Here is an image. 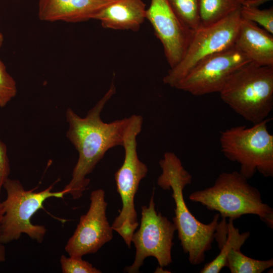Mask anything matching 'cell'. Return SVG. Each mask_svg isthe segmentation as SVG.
<instances>
[{"instance_id": "5", "label": "cell", "mask_w": 273, "mask_h": 273, "mask_svg": "<svg viewBox=\"0 0 273 273\" xmlns=\"http://www.w3.org/2000/svg\"><path fill=\"white\" fill-rule=\"evenodd\" d=\"M7 197L0 204V242L6 244L20 238L22 234L38 243L42 242L47 230L44 226L32 223V216L48 199H63L67 194L63 190L52 192L53 186L39 192L26 190L21 183L9 178L4 183Z\"/></svg>"}, {"instance_id": "24", "label": "cell", "mask_w": 273, "mask_h": 273, "mask_svg": "<svg viewBox=\"0 0 273 273\" xmlns=\"http://www.w3.org/2000/svg\"><path fill=\"white\" fill-rule=\"evenodd\" d=\"M6 247L5 244L0 242V263L6 260Z\"/></svg>"}, {"instance_id": "13", "label": "cell", "mask_w": 273, "mask_h": 273, "mask_svg": "<svg viewBox=\"0 0 273 273\" xmlns=\"http://www.w3.org/2000/svg\"><path fill=\"white\" fill-rule=\"evenodd\" d=\"M115 0H38V17L43 21L77 23L94 19Z\"/></svg>"}, {"instance_id": "4", "label": "cell", "mask_w": 273, "mask_h": 273, "mask_svg": "<svg viewBox=\"0 0 273 273\" xmlns=\"http://www.w3.org/2000/svg\"><path fill=\"white\" fill-rule=\"evenodd\" d=\"M221 100L246 121L257 124L273 109V66L250 62L236 70L219 92Z\"/></svg>"}, {"instance_id": "21", "label": "cell", "mask_w": 273, "mask_h": 273, "mask_svg": "<svg viewBox=\"0 0 273 273\" xmlns=\"http://www.w3.org/2000/svg\"><path fill=\"white\" fill-rule=\"evenodd\" d=\"M17 92L14 79L7 72L0 59V107H4L14 98Z\"/></svg>"}, {"instance_id": "8", "label": "cell", "mask_w": 273, "mask_h": 273, "mask_svg": "<svg viewBox=\"0 0 273 273\" xmlns=\"http://www.w3.org/2000/svg\"><path fill=\"white\" fill-rule=\"evenodd\" d=\"M240 8L215 23L201 25L195 30L183 58L168 70L164 83L174 88L202 61L233 47L241 19Z\"/></svg>"}, {"instance_id": "25", "label": "cell", "mask_w": 273, "mask_h": 273, "mask_svg": "<svg viewBox=\"0 0 273 273\" xmlns=\"http://www.w3.org/2000/svg\"><path fill=\"white\" fill-rule=\"evenodd\" d=\"M155 272H167L165 271V270L163 269V267L161 266L157 267Z\"/></svg>"}, {"instance_id": "1", "label": "cell", "mask_w": 273, "mask_h": 273, "mask_svg": "<svg viewBox=\"0 0 273 273\" xmlns=\"http://www.w3.org/2000/svg\"><path fill=\"white\" fill-rule=\"evenodd\" d=\"M113 80L109 89L85 117L82 118L71 109L66 112L69 128L66 137L75 147L78 159L74 166L72 178L64 188L73 199H78L89 185L86 176L90 174L106 153L110 149L123 145L129 117L104 122L101 114L106 103L115 94Z\"/></svg>"}, {"instance_id": "15", "label": "cell", "mask_w": 273, "mask_h": 273, "mask_svg": "<svg viewBox=\"0 0 273 273\" xmlns=\"http://www.w3.org/2000/svg\"><path fill=\"white\" fill-rule=\"evenodd\" d=\"M143 0H115L103 8L94 19L104 28L138 31L146 19Z\"/></svg>"}, {"instance_id": "10", "label": "cell", "mask_w": 273, "mask_h": 273, "mask_svg": "<svg viewBox=\"0 0 273 273\" xmlns=\"http://www.w3.org/2000/svg\"><path fill=\"white\" fill-rule=\"evenodd\" d=\"M250 62V59L234 46L202 61L174 88L195 96L219 93L230 76Z\"/></svg>"}, {"instance_id": "18", "label": "cell", "mask_w": 273, "mask_h": 273, "mask_svg": "<svg viewBox=\"0 0 273 273\" xmlns=\"http://www.w3.org/2000/svg\"><path fill=\"white\" fill-rule=\"evenodd\" d=\"M241 248L234 247L226 257V266L231 273H261L273 266V259L261 260L249 257L241 251Z\"/></svg>"}, {"instance_id": "23", "label": "cell", "mask_w": 273, "mask_h": 273, "mask_svg": "<svg viewBox=\"0 0 273 273\" xmlns=\"http://www.w3.org/2000/svg\"><path fill=\"white\" fill-rule=\"evenodd\" d=\"M10 165L6 145L0 139V204L1 193L5 181L9 178Z\"/></svg>"}, {"instance_id": "20", "label": "cell", "mask_w": 273, "mask_h": 273, "mask_svg": "<svg viewBox=\"0 0 273 273\" xmlns=\"http://www.w3.org/2000/svg\"><path fill=\"white\" fill-rule=\"evenodd\" d=\"M240 14L242 18L258 24L263 29L273 34V8L261 10L257 7L242 5Z\"/></svg>"}, {"instance_id": "17", "label": "cell", "mask_w": 273, "mask_h": 273, "mask_svg": "<svg viewBox=\"0 0 273 273\" xmlns=\"http://www.w3.org/2000/svg\"><path fill=\"white\" fill-rule=\"evenodd\" d=\"M201 25L207 26L224 19L241 8L240 0H199Z\"/></svg>"}, {"instance_id": "7", "label": "cell", "mask_w": 273, "mask_h": 273, "mask_svg": "<svg viewBox=\"0 0 273 273\" xmlns=\"http://www.w3.org/2000/svg\"><path fill=\"white\" fill-rule=\"evenodd\" d=\"M129 119L122 145L125 152L124 161L115 174L117 190L122 207L111 226L129 248L132 235L139 225L134 207V197L141 181L148 172L147 165L139 159L137 153L136 138L142 130L143 118L140 115H133Z\"/></svg>"}, {"instance_id": "14", "label": "cell", "mask_w": 273, "mask_h": 273, "mask_svg": "<svg viewBox=\"0 0 273 273\" xmlns=\"http://www.w3.org/2000/svg\"><path fill=\"white\" fill-rule=\"evenodd\" d=\"M272 35L241 17L234 46L251 62L261 66H273Z\"/></svg>"}, {"instance_id": "11", "label": "cell", "mask_w": 273, "mask_h": 273, "mask_svg": "<svg viewBox=\"0 0 273 273\" xmlns=\"http://www.w3.org/2000/svg\"><path fill=\"white\" fill-rule=\"evenodd\" d=\"M87 212L82 215L73 234L68 240L65 250L71 257L96 253L113 238V229L107 216V203L102 189L92 192Z\"/></svg>"}, {"instance_id": "22", "label": "cell", "mask_w": 273, "mask_h": 273, "mask_svg": "<svg viewBox=\"0 0 273 273\" xmlns=\"http://www.w3.org/2000/svg\"><path fill=\"white\" fill-rule=\"evenodd\" d=\"M62 271L63 273H101V271L94 266L90 262L84 260L82 257H60Z\"/></svg>"}, {"instance_id": "2", "label": "cell", "mask_w": 273, "mask_h": 273, "mask_svg": "<svg viewBox=\"0 0 273 273\" xmlns=\"http://www.w3.org/2000/svg\"><path fill=\"white\" fill-rule=\"evenodd\" d=\"M159 163L162 173L157 183L164 190H172L175 205L172 221L183 251L188 254L191 264H200L205 260V253L212 248L220 214L216 213L208 224L199 221L188 208L183 194L184 188L192 182L191 174L173 152L165 153Z\"/></svg>"}, {"instance_id": "19", "label": "cell", "mask_w": 273, "mask_h": 273, "mask_svg": "<svg viewBox=\"0 0 273 273\" xmlns=\"http://www.w3.org/2000/svg\"><path fill=\"white\" fill-rule=\"evenodd\" d=\"M171 8L184 23L193 31L201 26L199 0H167Z\"/></svg>"}, {"instance_id": "3", "label": "cell", "mask_w": 273, "mask_h": 273, "mask_svg": "<svg viewBox=\"0 0 273 273\" xmlns=\"http://www.w3.org/2000/svg\"><path fill=\"white\" fill-rule=\"evenodd\" d=\"M189 199L218 211L222 217L234 220L244 215L254 214L273 228L272 208L263 202L259 191L239 172L221 173L211 187L193 192Z\"/></svg>"}, {"instance_id": "27", "label": "cell", "mask_w": 273, "mask_h": 273, "mask_svg": "<svg viewBox=\"0 0 273 273\" xmlns=\"http://www.w3.org/2000/svg\"><path fill=\"white\" fill-rule=\"evenodd\" d=\"M240 1L241 2V3H242V2L245 1H248V0H240ZM241 4H242V3H241Z\"/></svg>"}, {"instance_id": "9", "label": "cell", "mask_w": 273, "mask_h": 273, "mask_svg": "<svg viewBox=\"0 0 273 273\" xmlns=\"http://www.w3.org/2000/svg\"><path fill=\"white\" fill-rule=\"evenodd\" d=\"M154 194L153 191L149 205L141 207L140 226L131 238L135 248L134 260L125 268L129 273L139 272L144 260L149 256L155 257L162 267L172 262L171 249L176 226L156 210Z\"/></svg>"}, {"instance_id": "12", "label": "cell", "mask_w": 273, "mask_h": 273, "mask_svg": "<svg viewBox=\"0 0 273 273\" xmlns=\"http://www.w3.org/2000/svg\"><path fill=\"white\" fill-rule=\"evenodd\" d=\"M146 19L163 46L170 68H173L183 58L194 31L179 18L167 0H151Z\"/></svg>"}, {"instance_id": "6", "label": "cell", "mask_w": 273, "mask_h": 273, "mask_svg": "<svg viewBox=\"0 0 273 273\" xmlns=\"http://www.w3.org/2000/svg\"><path fill=\"white\" fill-rule=\"evenodd\" d=\"M266 118L252 127L237 126L220 132L221 151L225 157L240 165L239 173L247 180L257 171L273 176V135Z\"/></svg>"}, {"instance_id": "26", "label": "cell", "mask_w": 273, "mask_h": 273, "mask_svg": "<svg viewBox=\"0 0 273 273\" xmlns=\"http://www.w3.org/2000/svg\"><path fill=\"white\" fill-rule=\"evenodd\" d=\"M4 41V36L2 32L0 31V48L3 45Z\"/></svg>"}, {"instance_id": "16", "label": "cell", "mask_w": 273, "mask_h": 273, "mask_svg": "<svg viewBox=\"0 0 273 273\" xmlns=\"http://www.w3.org/2000/svg\"><path fill=\"white\" fill-rule=\"evenodd\" d=\"M222 218L214 234L220 251L213 260L205 264L201 273H219L226 266V257L230 250L234 247L241 248L250 235L249 232L240 233L234 226V220L229 219L227 222L226 218Z\"/></svg>"}]
</instances>
